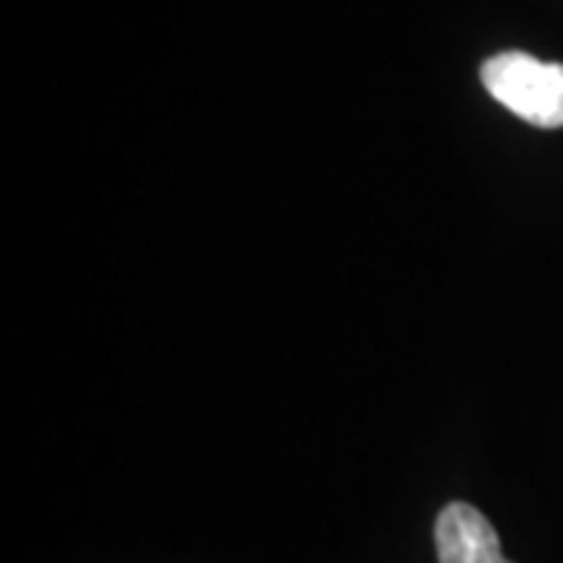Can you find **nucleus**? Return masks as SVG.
<instances>
[{"mask_svg":"<svg viewBox=\"0 0 563 563\" xmlns=\"http://www.w3.org/2000/svg\"><path fill=\"white\" fill-rule=\"evenodd\" d=\"M435 548L442 563H510L504 561L495 526L473 504L454 501L435 520Z\"/></svg>","mask_w":563,"mask_h":563,"instance_id":"f03ea898","label":"nucleus"},{"mask_svg":"<svg viewBox=\"0 0 563 563\" xmlns=\"http://www.w3.org/2000/svg\"><path fill=\"white\" fill-rule=\"evenodd\" d=\"M483 85L495 101L529 125H563V63H542L523 51H507L483 63Z\"/></svg>","mask_w":563,"mask_h":563,"instance_id":"f257e3e1","label":"nucleus"}]
</instances>
